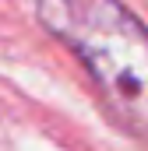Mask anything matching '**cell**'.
<instances>
[{
	"label": "cell",
	"mask_w": 148,
	"mask_h": 151,
	"mask_svg": "<svg viewBox=\"0 0 148 151\" xmlns=\"http://www.w3.org/2000/svg\"><path fill=\"white\" fill-rule=\"evenodd\" d=\"M39 18L85 63L113 116L148 141V28L120 0H39Z\"/></svg>",
	"instance_id": "cell-1"
}]
</instances>
